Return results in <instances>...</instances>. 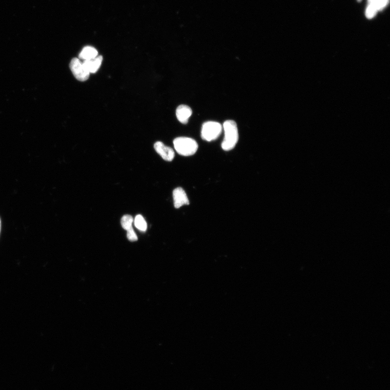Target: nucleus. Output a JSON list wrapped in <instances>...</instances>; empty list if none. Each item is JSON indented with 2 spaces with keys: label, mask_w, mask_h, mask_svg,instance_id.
<instances>
[{
  "label": "nucleus",
  "mask_w": 390,
  "mask_h": 390,
  "mask_svg": "<svg viewBox=\"0 0 390 390\" xmlns=\"http://www.w3.org/2000/svg\"><path fill=\"white\" fill-rule=\"evenodd\" d=\"M225 137L222 143V149L229 151L234 149L239 141V132L236 123L234 121H226L223 125Z\"/></svg>",
  "instance_id": "obj_1"
},
{
  "label": "nucleus",
  "mask_w": 390,
  "mask_h": 390,
  "mask_svg": "<svg viewBox=\"0 0 390 390\" xmlns=\"http://www.w3.org/2000/svg\"><path fill=\"white\" fill-rule=\"evenodd\" d=\"M174 145L178 154L184 156L194 155L199 148L195 140L185 137L176 138L174 141Z\"/></svg>",
  "instance_id": "obj_2"
},
{
  "label": "nucleus",
  "mask_w": 390,
  "mask_h": 390,
  "mask_svg": "<svg viewBox=\"0 0 390 390\" xmlns=\"http://www.w3.org/2000/svg\"><path fill=\"white\" fill-rule=\"evenodd\" d=\"M223 127L220 123L216 122H206L202 125L201 137L207 142L215 141L221 134Z\"/></svg>",
  "instance_id": "obj_3"
},
{
  "label": "nucleus",
  "mask_w": 390,
  "mask_h": 390,
  "mask_svg": "<svg viewBox=\"0 0 390 390\" xmlns=\"http://www.w3.org/2000/svg\"><path fill=\"white\" fill-rule=\"evenodd\" d=\"M70 67L74 76L77 80L80 82L86 81L90 73L88 71L87 69L83 65L80 59L73 58L70 64Z\"/></svg>",
  "instance_id": "obj_4"
},
{
  "label": "nucleus",
  "mask_w": 390,
  "mask_h": 390,
  "mask_svg": "<svg viewBox=\"0 0 390 390\" xmlns=\"http://www.w3.org/2000/svg\"><path fill=\"white\" fill-rule=\"evenodd\" d=\"M389 0H369L368 6L366 11V17L371 19L376 16L377 12L381 11L387 6Z\"/></svg>",
  "instance_id": "obj_5"
},
{
  "label": "nucleus",
  "mask_w": 390,
  "mask_h": 390,
  "mask_svg": "<svg viewBox=\"0 0 390 390\" xmlns=\"http://www.w3.org/2000/svg\"><path fill=\"white\" fill-rule=\"evenodd\" d=\"M154 149L164 160L171 162L174 159L175 152L171 147L167 146L161 142H157L154 144Z\"/></svg>",
  "instance_id": "obj_6"
},
{
  "label": "nucleus",
  "mask_w": 390,
  "mask_h": 390,
  "mask_svg": "<svg viewBox=\"0 0 390 390\" xmlns=\"http://www.w3.org/2000/svg\"><path fill=\"white\" fill-rule=\"evenodd\" d=\"M173 199L175 208L179 209L184 205H189L190 202L185 190L181 187L173 191Z\"/></svg>",
  "instance_id": "obj_7"
},
{
  "label": "nucleus",
  "mask_w": 390,
  "mask_h": 390,
  "mask_svg": "<svg viewBox=\"0 0 390 390\" xmlns=\"http://www.w3.org/2000/svg\"><path fill=\"white\" fill-rule=\"evenodd\" d=\"M192 113L191 108L185 105H180L177 108L176 111L177 120L184 124H186L188 123Z\"/></svg>",
  "instance_id": "obj_8"
},
{
  "label": "nucleus",
  "mask_w": 390,
  "mask_h": 390,
  "mask_svg": "<svg viewBox=\"0 0 390 390\" xmlns=\"http://www.w3.org/2000/svg\"><path fill=\"white\" fill-rule=\"evenodd\" d=\"M103 59L102 56H97L96 58L91 59V60L83 61L82 64L89 72L95 73L101 67Z\"/></svg>",
  "instance_id": "obj_9"
},
{
  "label": "nucleus",
  "mask_w": 390,
  "mask_h": 390,
  "mask_svg": "<svg viewBox=\"0 0 390 390\" xmlns=\"http://www.w3.org/2000/svg\"><path fill=\"white\" fill-rule=\"evenodd\" d=\"M97 49L91 46H86L82 49L79 58L83 61H89L95 59L98 56Z\"/></svg>",
  "instance_id": "obj_10"
},
{
  "label": "nucleus",
  "mask_w": 390,
  "mask_h": 390,
  "mask_svg": "<svg viewBox=\"0 0 390 390\" xmlns=\"http://www.w3.org/2000/svg\"><path fill=\"white\" fill-rule=\"evenodd\" d=\"M136 228L142 232H145L147 230V224L144 217L141 215L136 216L134 221Z\"/></svg>",
  "instance_id": "obj_11"
},
{
  "label": "nucleus",
  "mask_w": 390,
  "mask_h": 390,
  "mask_svg": "<svg viewBox=\"0 0 390 390\" xmlns=\"http://www.w3.org/2000/svg\"><path fill=\"white\" fill-rule=\"evenodd\" d=\"M133 222V218L132 216L130 215L123 216L121 219V225L123 228L127 231L132 228Z\"/></svg>",
  "instance_id": "obj_12"
},
{
  "label": "nucleus",
  "mask_w": 390,
  "mask_h": 390,
  "mask_svg": "<svg viewBox=\"0 0 390 390\" xmlns=\"http://www.w3.org/2000/svg\"><path fill=\"white\" fill-rule=\"evenodd\" d=\"M127 238L131 242H135L138 240V237L133 228L127 230Z\"/></svg>",
  "instance_id": "obj_13"
},
{
  "label": "nucleus",
  "mask_w": 390,
  "mask_h": 390,
  "mask_svg": "<svg viewBox=\"0 0 390 390\" xmlns=\"http://www.w3.org/2000/svg\"><path fill=\"white\" fill-rule=\"evenodd\" d=\"M1 219H0V233H1Z\"/></svg>",
  "instance_id": "obj_14"
},
{
  "label": "nucleus",
  "mask_w": 390,
  "mask_h": 390,
  "mask_svg": "<svg viewBox=\"0 0 390 390\" xmlns=\"http://www.w3.org/2000/svg\"><path fill=\"white\" fill-rule=\"evenodd\" d=\"M357 1H358V2H361V1H362V0H357Z\"/></svg>",
  "instance_id": "obj_15"
}]
</instances>
